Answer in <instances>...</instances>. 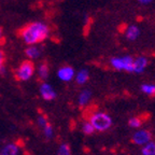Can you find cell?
<instances>
[{
  "instance_id": "7402d4cb",
  "label": "cell",
  "mask_w": 155,
  "mask_h": 155,
  "mask_svg": "<svg viewBox=\"0 0 155 155\" xmlns=\"http://www.w3.org/2000/svg\"><path fill=\"white\" fill-rule=\"evenodd\" d=\"M38 124H39V126L41 127L42 129L45 127L46 125L48 124V119H46V116L45 115H39V117H38Z\"/></svg>"
},
{
  "instance_id": "52a82bcc",
  "label": "cell",
  "mask_w": 155,
  "mask_h": 155,
  "mask_svg": "<svg viewBox=\"0 0 155 155\" xmlns=\"http://www.w3.org/2000/svg\"><path fill=\"white\" fill-rule=\"evenodd\" d=\"M40 94L46 101H51L56 98V92L48 83H42V85L40 86Z\"/></svg>"
},
{
  "instance_id": "7a4b0ae2",
  "label": "cell",
  "mask_w": 155,
  "mask_h": 155,
  "mask_svg": "<svg viewBox=\"0 0 155 155\" xmlns=\"http://www.w3.org/2000/svg\"><path fill=\"white\" fill-rule=\"evenodd\" d=\"M88 121L94 127L95 131H106L110 129L113 125V120L109 113L104 111H95L88 117Z\"/></svg>"
},
{
  "instance_id": "3957f363",
  "label": "cell",
  "mask_w": 155,
  "mask_h": 155,
  "mask_svg": "<svg viewBox=\"0 0 155 155\" xmlns=\"http://www.w3.org/2000/svg\"><path fill=\"white\" fill-rule=\"evenodd\" d=\"M133 64L134 57L129 55L117 56L112 57L110 59V65L114 70L117 71H126V72H133Z\"/></svg>"
},
{
  "instance_id": "7c38bea8",
  "label": "cell",
  "mask_w": 155,
  "mask_h": 155,
  "mask_svg": "<svg viewBox=\"0 0 155 155\" xmlns=\"http://www.w3.org/2000/svg\"><path fill=\"white\" fill-rule=\"evenodd\" d=\"M17 154H18V147L15 143H8L0 151V155H17Z\"/></svg>"
},
{
  "instance_id": "30bf717a",
  "label": "cell",
  "mask_w": 155,
  "mask_h": 155,
  "mask_svg": "<svg viewBox=\"0 0 155 155\" xmlns=\"http://www.w3.org/2000/svg\"><path fill=\"white\" fill-rule=\"evenodd\" d=\"M91 99H92V92L90 90H84L78 97V104L80 107H86L90 104Z\"/></svg>"
},
{
  "instance_id": "e0dca14e",
  "label": "cell",
  "mask_w": 155,
  "mask_h": 155,
  "mask_svg": "<svg viewBox=\"0 0 155 155\" xmlns=\"http://www.w3.org/2000/svg\"><path fill=\"white\" fill-rule=\"evenodd\" d=\"M128 126L130 128L134 129H139L141 128V126H142V120L139 117V116H133L130 119L128 120Z\"/></svg>"
},
{
  "instance_id": "8992f818",
  "label": "cell",
  "mask_w": 155,
  "mask_h": 155,
  "mask_svg": "<svg viewBox=\"0 0 155 155\" xmlns=\"http://www.w3.org/2000/svg\"><path fill=\"white\" fill-rule=\"evenodd\" d=\"M57 77L63 82H70L74 79L75 71L71 66H63L58 69Z\"/></svg>"
},
{
  "instance_id": "ac0fdd59",
  "label": "cell",
  "mask_w": 155,
  "mask_h": 155,
  "mask_svg": "<svg viewBox=\"0 0 155 155\" xmlns=\"http://www.w3.org/2000/svg\"><path fill=\"white\" fill-rule=\"evenodd\" d=\"M82 131L87 136L93 135V134L95 133L94 127L92 126V124L90 123V121H88V120H87V121H85L84 123L82 124Z\"/></svg>"
},
{
  "instance_id": "4fadbf2b",
  "label": "cell",
  "mask_w": 155,
  "mask_h": 155,
  "mask_svg": "<svg viewBox=\"0 0 155 155\" xmlns=\"http://www.w3.org/2000/svg\"><path fill=\"white\" fill-rule=\"evenodd\" d=\"M141 155H155V141L151 140L141 147Z\"/></svg>"
},
{
  "instance_id": "2e32d148",
  "label": "cell",
  "mask_w": 155,
  "mask_h": 155,
  "mask_svg": "<svg viewBox=\"0 0 155 155\" xmlns=\"http://www.w3.org/2000/svg\"><path fill=\"white\" fill-rule=\"evenodd\" d=\"M141 92L148 96H154L155 95V84L152 83H144L141 86Z\"/></svg>"
},
{
  "instance_id": "ffe728a7",
  "label": "cell",
  "mask_w": 155,
  "mask_h": 155,
  "mask_svg": "<svg viewBox=\"0 0 155 155\" xmlns=\"http://www.w3.org/2000/svg\"><path fill=\"white\" fill-rule=\"evenodd\" d=\"M43 134L45 136V138L48 139H51L53 137V127H52V125L50 123L43 128Z\"/></svg>"
},
{
  "instance_id": "44dd1931",
  "label": "cell",
  "mask_w": 155,
  "mask_h": 155,
  "mask_svg": "<svg viewBox=\"0 0 155 155\" xmlns=\"http://www.w3.org/2000/svg\"><path fill=\"white\" fill-rule=\"evenodd\" d=\"M5 55L2 50H0V74L5 73Z\"/></svg>"
},
{
  "instance_id": "603a6c76",
  "label": "cell",
  "mask_w": 155,
  "mask_h": 155,
  "mask_svg": "<svg viewBox=\"0 0 155 155\" xmlns=\"http://www.w3.org/2000/svg\"><path fill=\"white\" fill-rule=\"evenodd\" d=\"M138 2H140L141 5H149L152 2V0H138Z\"/></svg>"
},
{
  "instance_id": "9a60e30c",
  "label": "cell",
  "mask_w": 155,
  "mask_h": 155,
  "mask_svg": "<svg viewBox=\"0 0 155 155\" xmlns=\"http://www.w3.org/2000/svg\"><path fill=\"white\" fill-rule=\"evenodd\" d=\"M48 73H50V68H48V65L46 63H42L38 68L39 78L42 79V80H44V79H46V78L48 77Z\"/></svg>"
},
{
  "instance_id": "277c9868",
  "label": "cell",
  "mask_w": 155,
  "mask_h": 155,
  "mask_svg": "<svg viewBox=\"0 0 155 155\" xmlns=\"http://www.w3.org/2000/svg\"><path fill=\"white\" fill-rule=\"evenodd\" d=\"M35 73V65L32 61H25L17 68L15 77L18 81H28Z\"/></svg>"
},
{
  "instance_id": "9c48e42d",
  "label": "cell",
  "mask_w": 155,
  "mask_h": 155,
  "mask_svg": "<svg viewBox=\"0 0 155 155\" xmlns=\"http://www.w3.org/2000/svg\"><path fill=\"white\" fill-rule=\"evenodd\" d=\"M140 36V29H139L138 26H136V25H130L126 28L125 30V37L127 40L129 41H135L137 39L139 38Z\"/></svg>"
},
{
  "instance_id": "ba28073f",
  "label": "cell",
  "mask_w": 155,
  "mask_h": 155,
  "mask_svg": "<svg viewBox=\"0 0 155 155\" xmlns=\"http://www.w3.org/2000/svg\"><path fill=\"white\" fill-rule=\"evenodd\" d=\"M149 61L144 56H139L137 58H134L133 64V72L134 73H142L145 70Z\"/></svg>"
},
{
  "instance_id": "cb8c5ba5",
  "label": "cell",
  "mask_w": 155,
  "mask_h": 155,
  "mask_svg": "<svg viewBox=\"0 0 155 155\" xmlns=\"http://www.w3.org/2000/svg\"><path fill=\"white\" fill-rule=\"evenodd\" d=\"M1 37H2V28L0 27V39H1Z\"/></svg>"
},
{
  "instance_id": "6da1fadb",
  "label": "cell",
  "mask_w": 155,
  "mask_h": 155,
  "mask_svg": "<svg viewBox=\"0 0 155 155\" xmlns=\"http://www.w3.org/2000/svg\"><path fill=\"white\" fill-rule=\"evenodd\" d=\"M18 35L25 43L28 45H35L48 38L50 35V28L42 22H35L21 29Z\"/></svg>"
},
{
  "instance_id": "8fae6325",
  "label": "cell",
  "mask_w": 155,
  "mask_h": 155,
  "mask_svg": "<svg viewBox=\"0 0 155 155\" xmlns=\"http://www.w3.org/2000/svg\"><path fill=\"white\" fill-rule=\"evenodd\" d=\"M74 79L78 84L83 85L88 81V79H90V72H88V70H86V69H81L80 71H78V72L75 73Z\"/></svg>"
},
{
  "instance_id": "d6986e66",
  "label": "cell",
  "mask_w": 155,
  "mask_h": 155,
  "mask_svg": "<svg viewBox=\"0 0 155 155\" xmlns=\"http://www.w3.org/2000/svg\"><path fill=\"white\" fill-rule=\"evenodd\" d=\"M57 155H71V149L69 147V144L67 143H63L59 145L57 151Z\"/></svg>"
},
{
  "instance_id": "5b68a950",
  "label": "cell",
  "mask_w": 155,
  "mask_h": 155,
  "mask_svg": "<svg viewBox=\"0 0 155 155\" xmlns=\"http://www.w3.org/2000/svg\"><path fill=\"white\" fill-rule=\"evenodd\" d=\"M131 140L136 145L143 147L144 144H147V143L152 140V133L150 130H148V129L139 128L133 134Z\"/></svg>"
},
{
  "instance_id": "5bb4252c",
  "label": "cell",
  "mask_w": 155,
  "mask_h": 155,
  "mask_svg": "<svg viewBox=\"0 0 155 155\" xmlns=\"http://www.w3.org/2000/svg\"><path fill=\"white\" fill-rule=\"evenodd\" d=\"M25 53H26V55L28 58L35 59V58H38L39 56H40V53H41V52H40V48H37L36 45H30L26 48Z\"/></svg>"
}]
</instances>
